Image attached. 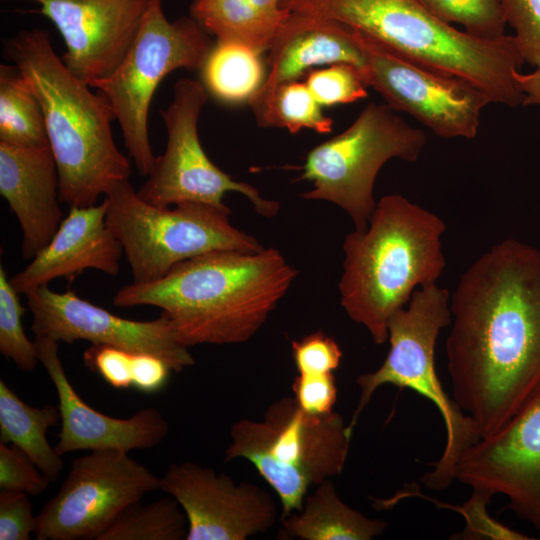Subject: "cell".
Returning <instances> with one entry per match:
<instances>
[{
    "label": "cell",
    "instance_id": "cell-1",
    "mask_svg": "<svg viewBox=\"0 0 540 540\" xmlns=\"http://www.w3.org/2000/svg\"><path fill=\"white\" fill-rule=\"evenodd\" d=\"M450 309L452 398L486 437L540 388V249L495 244L462 274Z\"/></svg>",
    "mask_w": 540,
    "mask_h": 540
},
{
    "label": "cell",
    "instance_id": "cell-2",
    "mask_svg": "<svg viewBox=\"0 0 540 540\" xmlns=\"http://www.w3.org/2000/svg\"><path fill=\"white\" fill-rule=\"evenodd\" d=\"M296 275L275 248L217 250L176 264L159 280L123 286L113 305L160 308L188 348L239 344L263 326Z\"/></svg>",
    "mask_w": 540,
    "mask_h": 540
},
{
    "label": "cell",
    "instance_id": "cell-3",
    "mask_svg": "<svg viewBox=\"0 0 540 540\" xmlns=\"http://www.w3.org/2000/svg\"><path fill=\"white\" fill-rule=\"evenodd\" d=\"M7 52L41 104L61 202L96 205L131 174L130 161L113 138L112 107L66 67L45 30L20 31L9 39Z\"/></svg>",
    "mask_w": 540,
    "mask_h": 540
},
{
    "label": "cell",
    "instance_id": "cell-4",
    "mask_svg": "<svg viewBox=\"0 0 540 540\" xmlns=\"http://www.w3.org/2000/svg\"><path fill=\"white\" fill-rule=\"evenodd\" d=\"M444 221L400 194L381 197L363 231L343 242L338 288L347 315L375 344L388 340V322L415 290L437 284L446 266Z\"/></svg>",
    "mask_w": 540,
    "mask_h": 540
},
{
    "label": "cell",
    "instance_id": "cell-5",
    "mask_svg": "<svg viewBox=\"0 0 540 540\" xmlns=\"http://www.w3.org/2000/svg\"><path fill=\"white\" fill-rule=\"evenodd\" d=\"M281 6L338 21L406 58L465 79L492 103L523 104L514 73L525 61L514 36L472 37L441 21L420 0H282Z\"/></svg>",
    "mask_w": 540,
    "mask_h": 540
},
{
    "label": "cell",
    "instance_id": "cell-6",
    "mask_svg": "<svg viewBox=\"0 0 540 540\" xmlns=\"http://www.w3.org/2000/svg\"><path fill=\"white\" fill-rule=\"evenodd\" d=\"M450 296L448 289L437 284L418 288L409 303L390 317L389 352L378 369L357 377L360 397L349 423L353 430L374 392L386 384L412 389L431 401L443 418L447 434L440 459L421 479L433 490L451 485L460 456L481 438L472 418L444 391L435 369L437 338L451 323Z\"/></svg>",
    "mask_w": 540,
    "mask_h": 540
},
{
    "label": "cell",
    "instance_id": "cell-7",
    "mask_svg": "<svg viewBox=\"0 0 540 540\" xmlns=\"http://www.w3.org/2000/svg\"><path fill=\"white\" fill-rule=\"evenodd\" d=\"M352 429L337 412H305L294 397L273 402L261 420L241 419L230 429L225 460H248L277 494L281 519L302 508L311 486L339 475Z\"/></svg>",
    "mask_w": 540,
    "mask_h": 540
},
{
    "label": "cell",
    "instance_id": "cell-8",
    "mask_svg": "<svg viewBox=\"0 0 540 540\" xmlns=\"http://www.w3.org/2000/svg\"><path fill=\"white\" fill-rule=\"evenodd\" d=\"M105 198L106 223L122 244L133 283L159 280L176 264L208 252L264 249L230 223V209L192 202L157 206L141 198L129 179Z\"/></svg>",
    "mask_w": 540,
    "mask_h": 540
},
{
    "label": "cell",
    "instance_id": "cell-9",
    "mask_svg": "<svg viewBox=\"0 0 540 540\" xmlns=\"http://www.w3.org/2000/svg\"><path fill=\"white\" fill-rule=\"evenodd\" d=\"M213 44L191 16L170 21L162 0H151L137 35L117 68L91 88L109 102L129 157L141 176H148L154 155L148 113L161 81L177 69L201 70Z\"/></svg>",
    "mask_w": 540,
    "mask_h": 540
},
{
    "label": "cell",
    "instance_id": "cell-10",
    "mask_svg": "<svg viewBox=\"0 0 540 540\" xmlns=\"http://www.w3.org/2000/svg\"><path fill=\"white\" fill-rule=\"evenodd\" d=\"M426 142L421 129L387 104L370 103L345 131L309 151L299 180L313 187L301 197L339 206L355 230L363 231L377 203L374 184L380 169L393 158L417 161Z\"/></svg>",
    "mask_w": 540,
    "mask_h": 540
},
{
    "label": "cell",
    "instance_id": "cell-11",
    "mask_svg": "<svg viewBox=\"0 0 540 540\" xmlns=\"http://www.w3.org/2000/svg\"><path fill=\"white\" fill-rule=\"evenodd\" d=\"M206 102L207 92L202 83L189 78L176 81L171 102L160 110L168 136L165 152L156 157L138 194L157 206L192 202L229 209L223 203L225 193L238 192L260 216H276L280 210L277 201L265 199L252 185L234 180L205 153L198 121Z\"/></svg>",
    "mask_w": 540,
    "mask_h": 540
},
{
    "label": "cell",
    "instance_id": "cell-12",
    "mask_svg": "<svg viewBox=\"0 0 540 540\" xmlns=\"http://www.w3.org/2000/svg\"><path fill=\"white\" fill-rule=\"evenodd\" d=\"M160 488V477L118 450L72 461L58 492L39 514L37 540H98L119 515Z\"/></svg>",
    "mask_w": 540,
    "mask_h": 540
},
{
    "label": "cell",
    "instance_id": "cell-13",
    "mask_svg": "<svg viewBox=\"0 0 540 540\" xmlns=\"http://www.w3.org/2000/svg\"><path fill=\"white\" fill-rule=\"evenodd\" d=\"M355 35L365 57V83L390 108L442 138L477 136L482 111L492 103L479 87L406 58L358 30Z\"/></svg>",
    "mask_w": 540,
    "mask_h": 540
},
{
    "label": "cell",
    "instance_id": "cell-14",
    "mask_svg": "<svg viewBox=\"0 0 540 540\" xmlns=\"http://www.w3.org/2000/svg\"><path fill=\"white\" fill-rule=\"evenodd\" d=\"M454 478L472 490L504 495L517 517L540 530V388L504 426L460 456Z\"/></svg>",
    "mask_w": 540,
    "mask_h": 540
},
{
    "label": "cell",
    "instance_id": "cell-15",
    "mask_svg": "<svg viewBox=\"0 0 540 540\" xmlns=\"http://www.w3.org/2000/svg\"><path fill=\"white\" fill-rule=\"evenodd\" d=\"M26 299L33 316L31 331L35 337L68 344L87 340L132 353L154 354L164 359L175 373L195 362L189 348L177 341L163 314L149 321L125 319L72 291L59 293L48 285L27 293Z\"/></svg>",
    "mask_w": 540,
    "mask_h": 540
},
{
    "label": "cell",
    "instance_id": "cell-16",
    "mask_svg": "<svg viewBox=\"0 0 540 540\" xmlns=\"http://www.w3.org/2000/svg\"><path fill=\"white\" fill-rule=\"evenodd\" d=\"M160 490L182 508L187 540H246L270 529L277 507L268 491L194 462L171 464L160 477Z\"/></svg>",
    "mask_w": 540,
    "mask_h": 540
},
{
    "label": "cell",
    "instance_id": "cell-17",
    "mask_svg": "<svg viewBox=\"0 0 540 540\" xmlns=\"http://www.w3.org/2000/svg\"><path fill=\"white\" fill-rule=\"evenodd\" d=\"M37 3L61 34L66 67L90 87L109 76L132 45L151 0H17Z\"/></svg>",
    "mask_w": 540,
    "mask_h": 540
},
{
    "label": "cell",
    "instance_id": "cell-18",
    "mask_svg": "<svg viewBox=\"0 0 540 540\" xmlns=\"http://www.w3.org/2000/svg\"><path fill=\"white\" fill-rule=\"evenodd\" d=\"M58 396L61 429L55 450L63 456L80 450L150 449L167 436L169 424L155 407H145L129 418H116L89 406L69 381L58 354L59 343L47 337L34 339Z\"/></svg>",
    "mask_w": 540,
    "mask_h": 540
},
{
    "label": "cell",
    "instance_id": "cell-19",
    "mask_svg": "<svg viewBox=\"0 0 540 540\" xmlns=\"http://www.w3.org/2000/svg\"><path fill=\"white\" fill-rule=\"evenodd\" d=\"M268 51L269 72L249 101L260 126L276 90L319 66L350 64L364 78L366 62L355 30L335 20L291 12Z\"/></svg>",
    "mask_w": 540,
    "mask_h": 540
},
{
    "label": "cell",
    "instance_id": "cell-20",
    "mask_svg": "<svg viewBox=\"0 0 540 540\" xmlns=\"http://www.w3.org/2000/svg\"><path fill=\"white\" fill-rule=\"evenodd\" d=\"M108 201L70 207L58 230L32 261L11 279L19 294L46 286L54 279L72 278L86 269L115 276L123 247L106 223Z\"/></svg>",
    "mask_w": 540,
    "mask_h": 540
},
{
    "label": "cell",
    "instance_id": "cell-21",
    "mask_svg": "<svg viewBox=\"0 0 540 540\" xmlns=\"http://www.w3.org/2000/svg\"><path fill=\"white\" fill-rule=\"evenodd\" d=\"M0 193L18 219L22 256L30 260L64 219L58 169L49 144L29 147L0 142Z\"/></svg>",
    "mask_w": 540,
    "mask_h": 540
},
{
    "label": "cell",
    "instance_id": "cell-22",
    "mask_svg": "<svg viewBox=\"0 0 540 540\" xmlns=\"http://www.w3.org/2000/svg\"><path fill=\"white\" fill-rule=\"evenodd\" d=\"M280 4L281 0H193L190 16L217 40L241 43L262 54L291 13Z\"/></svg>",
    "mask_w": 540,
    "mask_h": 540
},
{
    "label": "cell",
    "instance_id": "cell-23",
    "mask_svg": "<svg viewBox=\"0 0 540 540\" xmlns=\"http://www.w3.org/2000/svg\"><path fill=\"white\" fill-rule=\"evenodd\" d=\"M315 487L299 511L281 519L285 535L302 540H370L386 529L385 521L347 505L331 479Z\"/></svg>",
    "mask_w": 540,
    "mask_h": 540
},
{
    "label": "cell",
    "instance_id": "cell-24",
    "mask_svg": "<svg viewBox=\"0 0 540 540\" xmlns=\"http://www.w3.org/2000/svg\"><path fill=\"white\" fill-rule=\"evenodd\" d=\"M60 420L58 406H31L0 379V441L21 448L51 482L58 479L64 462L49 444L47 432Z\"/></svg>",
    "mask_w": 540,
    "mask_h": 540
},
{
    "label": "cell",
    "instance_id": "cell-25",
    "mask_svg": "<svg viewBox=\"0 0 540 540\" xmlns=\"http://www.w3.org/2000/svg\"><path fill=\"white\" fill-rule=\"evenodd\" d=\"M260 56L241 43L217 40L201 68L204 86L224 103L249 102L266 77Z\"/></svg>",
    "mask_w": 540,
    "mask_h": 540
},
{
    "label": "cell",
    "instance_id": "cell-26",
    "mask_svg": "<svg viewBox=\"0 0 540 540\" xmlns=\"http://www.w3.org/2000/svg\"><path fill=\"white\" fill-rule=\"evenodd\" d=\"M0 142L16 146L49 144L38 97L17 65H0Z\"/></svg>",
    "mask_w": 540,
    "mask_h": 540
},
{
    "label": "cell",
    "instance_id": "cell-27",
    "mask_svg": "<svg viewBox=\"0 0 540 540\" xmlns=\"http://www.w3.org/2000/svg\"><path fill=\"white\" fill-rule=\"evenodd\" d=\"M187 533L186 516L168 495L148 504H132L98 540H183Z\"/></svg>",
    "mask_w": 540,
    "mask_h": 540
},
{
    "label": "cell",
    "instance_id": "cell-28",
    "mask_svg": "<svg viewBox=\"0 0 540 540\" xmlns=\"http://www.w3.org/2000/svg\"><path fill=\"white\" fill-rule=\"evenodd\" d=\"M321 107L305 82H289L276 90L261 126L286 128L292 134L304 128L321 134L331 132L333 120Z\"/></svg>",
    "mask_w": 540,
    "mask_h": 540
},
{
    "label": "cell",
    "instance_id": "cell-29",
    "mask_svg": "<svg viewBox=\"0 0 540 540\" xmlns=\"http://www.w3.org/2000/svg\"><path fill=\"white\" fill-rule=\"evenodd\" d=\"M441 21L463 26L472 37L494 41L505 34L507 19L502 0H420Z\"/></svg>",
    "mask_w": 540,
    "mask_h": 540
},
{
    "label": "cell",
    "instance_id": "cell-30",
    "mask_svg": "<svg viewBox=\"0 0 540 540\" xmlns=\"http://www.w3.org/2000/svg\"><path fill=\"white\" fill-rule=\"evenodd\" d=\"M26 308L19 293L0 267V353L23 371H33L40 363L34 341L25 334L22 316Z\"/></svg>",
    "mask_w": 540,
    "mask_h": 540
},
{
    "label": "cell",
    "instance_id": "cell-31",
    "mask_svg": "<svg viewBox=\"0 0 540 540\" xmlns=\"http://www.w3.org/2000/svg\"><path fill=\"white\" fill-rule=\"evenodd\" d=\"M305 83L321 106L353 103L368 96L362 73L346 63L316 68L306 75Z\"/></svg>",
    "mask_w": 540,
    "mask_h": 540
},
{
    "label": "cell",
    "instance_id": "cell-32",
    "mask_svg": "<svg viewBox=\"0 0 540 540\" xmlns=\"http://www.w3.org/2000/svg\"><path fill=\"white\" fill-rule=\"evenodd\" d=\"M51 481L18 446L0 441V489L42 494Z\"/></svg>",
    "mask_w": 540,
    "mask_h": 540
},
{
    "label": "cell",
    "instance_id": "cell-33",
    "mask_svg": "<svg viewBox=\"0 0 540 540\" xmlns=\"http://www.w3.org/2000/svg\"><path fill=\"white\" fill-rule=\"evenodd\" d=\"M507 24L514 29L525 62L540 67V0H502Z\"/></svg>",
    "mask_w": 540,
    "mask_h": 540
},
{
    "label": "cell",
    "instance_id": "cell-34",
    "mask_svg": "<svg viewBox=\"0 0 540 540\" xmlns=\"http://www.w3.org/2000/svg\"><path fill=\"white\" fill-rule=\"evenodd\" d=\"M493 496L472 490L471 497L461 506L453 507L465 519L466 527L459 533L464 539L527 540L529 536L513 530L493 519L487 510Z\"/></svg>",
    "mask_w": 540,
    "mask_h": 540
},
{
    "label": "cell",
    "instance_id": "cell-35",
    "mask_svg": "<svg viewBox=\"0 0 540 540\" xmlns=\"http://www.w3.org/2000/svg\"><path fill=\"white\" fill-rule=\"evenodd\" d=\"M291 349L298 373H333L342 359V350L338 343L321 331L292 341Z\"/></svg>",
    "mask_w": 540,
    "mask_h": 540
},
{
    "label": "cell",
    "instance_id": "cell-36",
    "mask_svg": "<svg viewBox=\"0 0 540 540\" xmlns=\"http://www.w3.org/2000/svg\"><path fill=\"white\" fill-rule=\"evenodd\" d=\"M134 353L111 345L92 344L83 354L84 364L110 386L132 387Z\"/></svg>",
    "mask_w": 540,
    "mask_h": 540
},
{
    "label": "cell",
    "instance_id": "cell-37",
    "mask_svg": "<svg viewBox=\"0 0 540 540\" xmlns=\"http://www.w3.org/2000/svg\"><path fill=\"white\" fill-rule=\"evenodd\" d=\"M36 523L28 494L0 489V540H29Z\"/></svg>",
    "mask_w": 540,
    "mask_h": 540
},
{
    "label": "cell",
    "instance_id": "cell-38",
    "mask_svg": "<svg viewBox=\"0 0 540 540\" xmlns=\"http://www.w3.org/2000/svg\"><path fill=\"white\" fill-rule=\"evenodd\" d=\"M294 398L307 413L321 415L333 412L337 386L333 373H298L292 384Z\"/></svg>",
    "mask_w": 540,
    "mask_h": 540
},
{
    "label": "cell",
    "instance_id": "cell-39",
    "mask_svg": "<svg viewBox=\"0 0 540 540\" xmlns=\"http://www.w3.org/2000/svg\"><path fill=\"white\" fill-rule=\"evenodd\" d=\"M170 365L161 357L150 353H134L132 387L143 393H157L167 384Z\"/></svg>",
    "mask_w": 540,
    "mask_h": 540
},
{
    "label": "cell",
    "instance_id": "cell-40",
    "mask_svg": "<svg viewBox=\"0 0 540 540\" xmlns=\"http://www.w3.org/2000/svg\"><path fill=\"white\" fill-rule=\"evenodd\" d=\"M514 80L517 89L524 95L522 106L540 105V67L527 74L516 71Z\"/></svg>",
    "mask_w": 540,
    "mask_h": 540
}]
</instances>
